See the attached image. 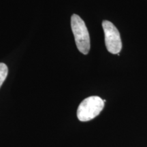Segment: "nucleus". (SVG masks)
Instances as JSON below:
<instances>
[{"mask_svg": "<svg viewBox=\"0 0 147 147\" xmlns=\"http://www.w3.org/2000/svg\"><path fill=\"white\" fill-rule=\"evenodd\" d=\"M71 27L78 51L82 54L87 55L91 45L89 32L84 21L77 14H73L71 17Z\"/></svg>", "mask_w": 147, "mask_h": 147, "instance_id": "1", "label": "nucleus"}, {"mask_svg": "<svg viewBox=\"0 0 147 147\" xmlns=\"http://www.w3.org/2000/svg\"><path fill=\"white\" fill-rule=\"evenodd\" d=\"M104 107V102L98 96H90L84 99L77 110V117L82 122L91 121L100 115Z\"/></svg>", "mask_w": 147, "mask_h": 147, "instance_id": "2", "label": "nucleus"}, {"mask_svg": "<svg viewBox=\"0 0 147 147\" xmlns=\"http://www.w3.org/2000/svg\"><path fill=\"white\" fill-rule=\"evenodd\" d=\"M102 27L105 35V45L108 51L112 54H118L122 49L120 33L113 23L103 21Z\"/></svg>", "mask_w": 147, "mask_h": 147, "instance_id": "3", "label": "nucleus"}, {"mask_svg": "<svg viewBox=\"0 0 147 147\" xmlns=\"http://www.w3.org/2000/svg\"><path fill=\"white\" fill-rule=\"evenodd\" d=\"M8 69L5 63H0V87H1L3 82L8 76Z\"/></svg>", "mask_w": 147, "mask_h": 147, "instance_id": "4", "label": "nucleus"}]
</instances>
